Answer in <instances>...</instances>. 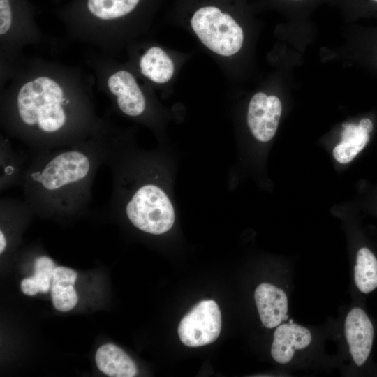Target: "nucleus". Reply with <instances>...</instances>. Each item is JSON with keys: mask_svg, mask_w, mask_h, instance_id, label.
Listing matches in <instances>:
<instances>
[{"mask_svg": "<svg viewBox=\"0 0 377 377\" xmlns=\"http://www.w3.org/2000/svg\"><path fill=\"white\" fill-rule=\"evenodd\" d=\"M372 1L377 2V0H372Z\"/></svg>", "mask_w": 377, "mask_h": 377, "instance_id": "17", "label": "nucleus"}, {"mask_svg": "<svg viewBox=\"0 0 377 377\" xmlns=\"http://www.w3.org/2000/svg\"><path fill=\"white\" fill-rule=\"evenodd\" d=\"M28 155L15 151L10 138L0 135V191L20 186L26 169Z\"/></svg>", "mask_w": 377, "mask_h": 377, "instance_id": "11", "label": "nucleus"}, {"mask_svg": "<svg viewBox=\"0 0 377 377\" xmlns=\"http://www.w3.org/2000/svg\"><path fill=\"white\" fill-rule=\"evenodd\" d=\"M282 112L281 101L276 96L256 93L251 98L247 112V124L258 141L267 142L275 135Z\"/></svg>", "mask_w": 377, "mask_h": 377, "instance_id": "6", "label": "nucleus"}, {"mask_svg": "<svg viewBox=\"0 0 377 377\" xmlns=\"http://www.w3.org/2000/svg\"><path fill=\"white\" fill-rule=\"evenodd\" d=\"M295 1H297V0H295Z\"/></svg>", "mask_w": 377, "mask_h": 377, "instance_id": "18", "label": "nucleus"}, {"mask_svg": "<svg viewBox=\"0 0 377 377\" xmlns=\"http://www.w3.org/2000/svg\"><path fill=\"white\" fill-rule=\"evenodd\" d=\"M221 322L217 303L212 300H202L182 318L177 329L178 335L188 347L208 345L219 336Z\"/></svg>", "mask_w": 377, "mask_h": 377, "instance_id": "5", "label": "nucleus"}, {"mask_svg": "<svg viewBox=\"0 0 377 377\" xmlns=\"http://www.w3.org/2000/svg\"><path fill=\"white\" fill-rule=\"evenodd\" d=\"M98 369L111 377H133L138 369L131 358L120 348L107 343L101 346L96 353Z\"/></svg>", "mask_w": 377, "mask_h": 377, "instance_id": "13", "label": "nucleus"}, {"mask_svg": "<svg viewBox=\"0 0 377 377\" xmlns=\"http://www.w3.org/2000/svg\"><path fill=\"white\" fill-rule=\"evenodd\" d=\"M354 281L363 294H369L377 288V256L368 246H362L357 251Z\"/></svg>", "mask_w": 377, "mask_h": 377, "instance_id": "15", "label": "nucleus"}, {"mask_svg": "<svg viewBox=\"0 0 377 377\" xmlns=\"http://www.w3.org/2000/svg\"><path fill=\"white\" fill-rule=\"evenodd\" d=\"M191 27L200 41L213 52L230 57L241 49L244 34L242 27L228 14L217 7L199 8L191 20Z\"/></svg>", "mask_w": 377, "mask_h": 377, "instance_id": "4", "label": "nucleus"}, {"mask_svg": "<svg viewBox=\"0 0 377 377\" xmlns=\"http://www.w3.org/2000/svg\"><path fill=\"white\" fill-rule=\"evenodd\" d=\"M140 183L130 191L112 187L106 211L123 212L135 228L144 232L161 235L168 232L175 219L168 196L154 182Z\"/></svg>", "mask_w": 377, "mask_h": 377, "instance_id": "3", "label": "nucleus"}, {"mask_svg": "<svg viewBox=\"0 0 377 377\" xmlns=\"http://www.w3.org/2000/svg\"><path fill=\"white\" fill-rule=\"evenodd\" d=\"M77 272L68 267H56L52 281V300L55 309L60 311H68L77 303L78 297L74 284Z\"/></svg>", "mask_w": 377, "mask_h": 377, "instance_id": "14", "label": "nucleus"}, {"mask_svg": "<svg viewBox=\"0 0 377 377\" xmlns=\"http://www.w3.org/2000/svg\"><path fill=\"white\" fill-rule=\"evenodd\" d=\"M94 80L79 66L24 54L0 65V126L30 152L68 147L94 135Z\"/></svg>", "mask_w": 377, "mask_h": 377, "instance_id": "1", "label": "nucleus"}, {"mask_svg": "<svg viewBox=\"0 0 377 377\" xmlns=\"http://www.w3.org/2000/svg\"><path fill=\"white\" fill-rule=\"evenodd\" d=\"M140 73L153 83L168 82L174 73V64L166 52L158 46L147 48L138 57Z\"/></svg>", "mask_w": 377, "mask_h": 377, "instance_id": "12", "label": "nucleus"}, {"mask_svg": "<svg viewBox=\"0 0 377 377\" xmlns=\"http://www.w3.org/2000/svg\"><path fill=\"white\" fill-rule=\"evenodd\" d=\"M108 112L100 128L89 138L28 155L20 186L33 214L64 219L87 211L95 176L104 164Z\"/></svg>", "mask_w": 377, "mask_h": 377, "instance_id": "2", "label": "nucleus"}, {"mask_svg": "<svg viewBox=\"0 0 377 377\" xmlns=\"http://www.w3.org/2000/svg\"><path fill=\"white\" fill-rule=\"evenodd\" d=\"M254 298L260 320L265 327H275L288 318V298L281 288L270 283H261L255 290Z\"/></svg>", "mask_w": 377, "mask_h": 377, "instance_id": "8", "label": "nucleus"}, {"mask_svg": "<svg viewBox=\"0 0 377 377\" xmlns=\"http://www.w3.org/2000/svg\"><path fill=\"white\" fill-rule=\"evenodd\" d=\"M345 335L355 364L362 367L368 360L374 343V324L364 309L353 308L344 325Z\"/></svg>", "mask_w": 377, "mask_h": 377, "instance_id": "7", "label": "nucleus"}, {"mask_svg": "<svg viewBox=\"0 0 377 377\" xmlns=\"http://www.w3.org/2000/svg\"><path fill=\"white\" fill-rule=\"evenodd\" d=\"M374 130V123L367 117L358 123L343 126L341 141L333 149L334 159L342 164L352 161L367 145Z\"/></svg>", "mask_w": 377, "mask_h": 377, "instance_id": "9", "label": "nucleus"}, {"mask_svg": "<svg viewBox=\"0 0 377 377\" xmlns=\"http://www.w3.org/2000/svg\"><path fill=\"white\" fill-rule=\"evenodd\" d=\"M55 268V264L50 257H37L34 262V274L22 281V291L29 296L38 293H47L50 290Z\"/></svg>", "mask_w": 377, "mask_h": 377, "instance_id": "16", "label": "nucleus"}, {"mask_svg": "<svg viewBox=\"0 0 377 377\" xmlns=\"http://www.w3.org/2000/svg\"><path fill=\"white\" fill-rule=\"evenodd\" d=\"M311 341V334L307 328L292 322L281 324L274 333L272 357L278 363H288L292 360L295 350L306 348Z\"/></svg>", "mask_w": 377, "mask_h": 377, "instance_id": "10", "label": "nucleus"}]
</instances>
